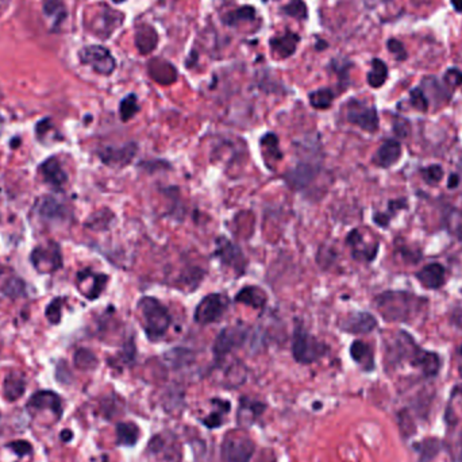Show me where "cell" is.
<instances>
[{
	"label": "cell",
	"instance_id": "cell-1",
	"mask_svg": "<svg viewBox=\"0 0 462 462\" xmlns=\"http://www.w3.org/2000/svg\"><path fill=\"white\" fill-rule=\"evenodd\" d=\"M376 307L388 322L412 323L426 311L427 300L409 292L388 291L376 298Z\"/></svg>",
	"mask_w": 462,
	"mask_h": 462
},
{
	"label": "cell",
	"instance_id": "cell-2",
	"mask_svg": "<svg viewBox=\"0 0 462 462\" xmlns=\"http://www.w3.org/2000/svg\"><path fill=\"white\" fill-rule=\"evenodd\" d=\"M138 308L144 319V327L148 338L151 341L161 339L172 324V316L169 311L157 299L151 296L142 298L138 303Z\"/></svg>",
	"mask_w": 462,
	"mask_h": 462
},
{
	"label": "cell",
	"instance_id": "cell-3",
	"mask_svg": "<svg viewBox=\"0 0 462 462\" xmlns=\"http://www.w3.org/2000/svg\"><path fill=\"white\" fill-rule=\"evenodd\" d=\"M327 346L303 329H296L292 341V355L299 363H312L327 353Z\"/></svg>",
	"mask_w": 462,
	"mask_h": 462
},
{
	"label": "cell",
	"instance_id": "cell-4",
	"mask_svg": "<svg viewBox=\"0 0 462 462\" xmlns=\"http://www.w3.org/2000/svg\"><path fill=\"white\" fill-rule=\"evenodd\" d=\"M81 64L91 66L97 73L110 76L116 69V60L107 48L102 45H88L79 51Z\"/></svg>",
	"mask_w": 462,
	"mask_h": 462
},
{
	"label": "cell",
	"instance_id": "cell-5",
	"mask_svg": "<svg viewBox=\"0 0 462 462\" xmlns=\"http://www.w3.org/2000/svg\"><path fill=\"white\" fill-rule=\"evenodd\" d=\"M255 453V444L242 434H230L222 445V459L224 462H251Z\"/></svg>",
	"mask_w": 462,
	"mask_h": 462
},
{
	"label": "cell",
	"instance_id": "cell-6",
	"mask_svg": "<svg viewBox=\"0 0 462 462\" xmlns=\"http://www.w3.org/2000/svg\"><path fill=\"white\" fill-rule=\"evenodd\" d=\"M229 305L230 302L226 295L222 294L207 295L195 309L194 319L196 323L203 326L219 322L220 318L226 313Z\"/></svg>",
	"mask_w": 462,
	"mask_h": 462
},
{
	"label": "cell",
	"instance_id": "cell-7",
	"mask_svg": "<svg viewBox=\"0 0 462 462\" xmlns=\"http://www.w3.org/2000/svg\"><path fill=\"white\" fill-rule=\"evenodd\" d=\"M248 338V329L245 326H229L223 329L215 339L214 355L216 359H223L230 352L241 348Z\"/></svg>",
	"mask_w": 462,
	"mask_h": 462
},
{
	"label": "cell",
	"instance_id": "cell-8",
	"mask_svg": "<svg viewBox=\"0 0 462 462\" xmlns=\"http://www.w3.org/2000/svg\"><path fill=\"white\" fill-rule=\"evenodd\" d=\"M346 118L352 125L359 126V129L374 133L378 129V115L373 105H368L366 103L359 101H350L348 103Z\"/></svg>",
	"mask_w": 462,
	"mask_h": 462
},
{
	"label": "cell",
	"instance_id": "cell-9",
	"mask_svg": "<svg viewBox=\"0 0 462 462\" xmlns=\"http://www.w3.org/2000/svg\"><path fill=\"white\" fill-rule=\"evenodd\" d=\"M319 168L320 164L315 158L303 159L290 172H287L284 179L292 190H303L315 180L319 173Z\"/></svg>",
	"mask_w": 462,
	"mask_h": 462
},
{
	"label": "cell",
	"instance_id": "cell-10",
	"mask_svg": "<svg viewBox=\"0 0 462 462\" xmlns=\"http://www.w3.org/2000/svg\"><path fill=\"white\" fill-rule=\"evenodd\" d=\"M215 255L220 259V262L226 266H230L237 274H242L246 269L248 261L244 256L242 251L230 242L227 238L220 237L216 241V251Z\"/></svg>",
	"mask_w": 462,
	"mask_h": 462
},
{
	"label": "cell",
	"instance_id": "cell-11",
	"mask_svg": "<svg viewBox=\"0 0 462 462\" xmlns=\"http://www.w3.org/2000/svg\"><path fill=\"white\" fill-rule=\"evenodd\" d=\"M31 264L41 273H51L62 266V257L60 248L51 242L48 246H38L33 251Z\"/></svg>",
	"mask_w": 462,
	"mask_h": 462
},
{
	"label": "cell",
	"instance_id": "cell-12",
	"mask_svg": "<svg viewBox=\"0 0 462 462\" xmlns=\"http://www.w3.org/2000/svg\"><path fill=\"white\" fill-rule=\"evenodd\" d=\"M123 19L125 15L122 12L111 10L108 5H103V10L97 14L91 22V30L99 38L105 40L123 23Z\"/></svg>",
	"mask_w": 462,
	"mask_h": 462
},
{
	"label": "cell",
	"instance_id": "cell-13",
	"mask_svg": "<svg viewBox=\"0 0 462 462\" xmlns=\"http://www.w3.org/2000/svg\"><path fill=\"white\" fill-rule=\"evenodd\" d=\"M377 326L376 318L369 312H353L339 322L341 330L350 334H368Z\"/></svg>",
	"mask_w": 462,
	"mask_h": 462
},
{
	"label": "cell",
	"instance_id": "cell-14",
	"mask_svg": "<svg viewBox=\"0 0 462 462\" xmlns=\"http://www.w3.org/2000/svg\"><path fill=\"white\" fill-rule=\"evenodd\" d=\"M107 280H108V277L105 274H103V273H94L90 269L81 270L77 274V285L79 287L87 285V287L81 288L80 291L90 300H95V299H98L101 296V294H102L103 290L105 287Z\"/></svg>",
	"mask_w": 462,
	"mask_h": 462
},
{
	"label": "cell",
	"instance_id": "cell-15",
	"mask_svg": "<svg viewBox=\"0 0 462 462\" xmlns=\"http://www.w3.org/2000/svg\"><path fill=\"white\" fill-rule=\"evenodd\" d=\"M137 151H138L137 144L130 142L120 148H104L99 152V157L108 166L122 168L131 162V159L137 154Z\"/></svg>",
	"mask_w": 462,
	"mask_h": 462
},
{
	"label": "cell",
	"instance_id": "cell-16",
	"mask_svg": "<svg viewBox=\"0 0 462 462\" xmlns=\"http://www.w3.org/2000/svg\"><path fill=\"white\" fill-rule=\"evenodd\" d=\"M27 409L31 411H51L58 420L62 416V402L61 398L53 391H38L27 402Z\"/></svg>",
	"mask_w": 462,
	"mask_h": 462
},
{
	"label": "cell",
	"instance_id": "cell-17",
	"mask_svg": "<svg viewBox=\"0 0 462 462\" xmlns=\"http://www.w3.org/2000/svg\"><path fill=\"white\" fill-rule=\"evenodd\" d=\"M299 42H300L299 34L292 33V31H287L283 36L270 38L269 47H270V51H272L273 57L288 58L296 51Z\"/></svg>",
	"mask_w": 462,
	"mask_h": 462
},
{
	"label": "cell",
	"instance_id": "cell-18",
	"mask_svg": "<svg viewBox=\"0 0 462 462\" xmlns=\"http://www.w3.org/2000/svg\"><path fill=\"white\" fill-rule=\"evenodd\" d=\"M346 242L349 245V248L352 249V255L359 259V261H372L378 249V244L373 242V244H366L363 235L359 233V230H353L348 238Z\"/></svg>",
	"mask_w": 462,
	"mask_h": 462
},
{
	"label": "cell",
	"instance_id": "cell-19",
	"mask_svg": "<svg viewBox=\"0 0 462 462\" xmlns=\"http://www.w3.org/2000/svg\"><path fill=\"white\" fill-rule=\"evenodd\" d=\"M40 172L42 173V177L45 180V183H48L55 190H61L66 181H68V176L65 173V170L62 169L61 164L58 162V159L55 157H51L47 161H44L40 165Z\"/></svg>",
	"mask_w": 462,
	"mask_h": 462
},
{
	"label": "cell",
	"instance_id": "cell-20",
	"mask_svg": "<svg viewBox=\"0 0 462 462\" xmlns=\"http://www.w3.org/2000/svg\"><path fill=\"white\" fill-rule=\"evenodd\" d=\"M148 72L154 81L162 86L173 84L177 80L176 68L169 61H165L162 58H154L149 61Z\"/></svg>",
	"mask_w": 462,
	"mask_h": 462
},
{
	"label": "cell",
	"instance_id": "cell-21",
	"mask_svg": "<svg viewBox=\"0 0 462 462\" xmlns=\"http://www.w3.org/2000/svg\"><path fill=\"white\" fill-rule=\"evenodd\" d=\"M402 155V145L396 140L385 141L373 157V162L381 168H389L395 165Z\"/></svg>",
	"mask_w": 462,
	"mask_h": 462
},
{
	"label": "cell",
	"instance_id": "cell-22",
	"mask_svg": "<svg viewBox=\"0 0 462 462\" xmlns=\"http://www.w3.org/2000/svg\"><path fill=\"white\" fill-rule=\"evenodd\" d=\"M411 363L413 366H418L422 373L426 377H434L438 374L439 369H441V359L431 352H426L422 349H416L412 359H411Z\"/></svg>",
	"mask_w": 462,
	"mask_h": 462
},
{
	"label": "cell",
	"instance_id": "cell-23",
	"mask_svg": "<svg viewBox=\"0 0 462 462\" xmlns=\"http://www.w3.org/2000/svg\"><path fill=\"white\" fill-rule=\"evenodd\" d=\"M134 42H136V47L141 54H144V55L149 54L158 45V34L151 25H146V23L138 25L137 29H136Z\"/></svg>",
	"mask_w": 462,
	"mask_h": 462
},
{
	"label": "cell",
	"instance_id": "cell-24",
	"mask_svg": "<svg viewBox=\"0 0 462 462\" xmlns=\"http://www.w3.org/2000/svg\"><path fill=\"white\" fill-rule=\"evenodd\" d=\"M418 280L423 284L427 290H438L445 283V269L439 264H431L424 266L416 274Z\"/></svg>",
	"mask_w": 462,
	"mask_h": 462
},
{
	"label": "cell",
	"instance_id": "cell-25",
	"mask_svg": "<svg viewBox=\"0 0 462 462\" xmlns=\"http://www.w3.org/2000/svg\"><path fill=\"white\" fill-rule=\"evenodd\" d=\"M26 391V378L21 372H11L3 383V394L8 402H15Z\"/></svg>",
	"mask_w": 462,
	"mask_h": 462
},
{
	"label": "cell",
	"instance_id": "cell-26",
	"mask_svg": "<svg viewBox=\"0 0 462 462\" xmlns=\"http://www.w3.org/2000/svg\"><path fill=\"white\" fill-rule=\"evenodd\" d=\"M262 158L269 169H273L274 165L283 158V153L279 146V138L273 133H268L261 138Z\"/></svg>",
	"mask_w": 462,
	"mask_h": 462
},
{
	"label": "cell",
	"instance_id": "cell-27",
	"mask_svg": "<svg viewBox=\"0 0 462 462\" xmlns=\"http://www.w3.org/2000/svg\"><path fill=\"white\" fill-rule=\"evenodd\" d=\"M235 302L253 308H264L268 302V296L265 291L258 287H245L237 294Z\"/></svg>",
	"mask_w": 462,
	"mask_h": 462
},
{
	"label": "cell",
	"instance_id": "cell-28",
	"mask_svg": "<svg viewBox=\"0 0 462 462\" xmlns=\"http://www.w3.org/2000/svg\"><path fill=\"white\" fill-rule=\"evenodd\" d=\"M42 10L47 16L53 19L54 30H58V27L62 25V22L68 16V11L62 0H44Z\"/></svg>",
	"mask_w": 462,
	"mask_h": 462
},
{
	"label": "cell",
	"instance_id": "cell-29",
	"mask_svg": "<svg viewBox=\"0 0 462 462\" xmlns=\"http://www.w3.org/2000/svg\"><path fill=\"white\" fill-rule=\"evenodd\" d=\"M255 19H256V8L252 7V5H244V7H240L234 11H230L226 15H223L222 22L226 26L235 27V26L241 25L242 22H253Z\"/></svg>",
	"mask_w": 462,
	"mask_h": 462
},
{
	"label": "cell",
	"instance_id": "cell-30",
	"mask_svg": "<svg viewBox=\"0 0 462 462\" xmlns=\"http://www.w3.org/2000/svg\"><path fill=\"white\" fill-rule=\"evenodd\" d=\"M140 438V428L134 423H118L116 442L122 446H134Z\"/></svg>",
	"mask_w": 462,
	"mask_h": 462
},
{
	"label": "cell",
	"instance_id": "cell-31",
	"mask_svg": "<svg viewBox=\"0 0 462 462\" xmlns=\"http://www.w3.org/2000/svg\"><path fill=\"white\" fill-rule=\"evenodd\" d=\"M350 356L363 369H366V370H372L373 369V366H374L373 352H372V349L366 344H363L361 341L353 342V345L350 348Z\"/></svg>",
	"mask_w": 462,
	"mask_h": 462
},
{
	"label": "cell",
	"instance_id": "cell-32",
	"mask_svg": "<svg viewBox=\"0 0 462 462\" xmlns=\"http://www.w3.org/2000/svg\"><path fill=\"white\" fill-rule=\"evenodd\" d=\"M388 77V68L384 61L374 58L372 61V69L368 73V84L373 88H380Z\"/></svg>",
	"mask_w": 462,
	"mask_h": 462
},
{
	"label": "cell",
	"instance_id": "cell-33",
	"mask_svg": "<svg viewBox=\"0 0 462 462\" xmlns=\"http://www.w3.org/2000/svg\"><path fill=\"white\" fill-rule=\"evenodd\" d=\"M309 103L316 110H327L334 102V92L330 88H320L309 94Z\"/></svg>",
	"mask_w": 462,
	"mask_h": 462
},
{
	"label": "cell",
	"instance_id": "cell-34",
	"mask_svg": "<svg viewBox=\"0 0 462 462\" xmlns=\"http://www.w3.org/2000/svg\"><path fill=\"white\" fill-rule=\"evenodd\" d=\"M40 214L45 219L51 220H57V219H64L65 216V209L64 207L60 205L55 199L53 198H45L41 205H40Z\"/></svg>",
	"mask_w": 462,
	"mask_h": 462
},
{
	"label": "cell",
	"instance_id": "cell-35",
	"mask_svg": "<svg viewBox=\"0 0 462 462\" xmlns=\"http://www.w3.org/2000/svg\"><path fill=\"white\" fill-rule=\"evenodd\" d=\"M73 362L80 370H94L98 366L97 356L88 349H79L73 356Z\"/></svg>",
	"mask_w": 462,
	"mask_h": 462
},
{
	"label": "cell",
	"instance_id": "cell-36",
	"mask_svg": "<svg viewBox=\"0 0 462 462\" xmlns=\"http://www.w3.org/2000/svg\"><path fill=\"white\" fill-rule=\"evenodd\" d=\"M445 226L450 234L462 240V209L453 208L445 216Z\"/></svg>",
	"mask_w": 462,
	"mask_h": 462
},
{
	"label": "cell",
	"instance_id": "cell-37",
	"mask_svg": "<svg viewBox=\"0 0 462 462\" xmlns=\"http://www.w3.org/2000/svg\"><path fill=\"white\" fill-rule=\"evenodd\" d=\"M138 111H140L138 99H137V95L134 94L127 95L119 105V115L123 122H129Z\"/></svg>",
	"mask_w": 462,
	"mask_h": 462
},
{
	"label": "cell",
	"instance_id": "cell-38",
	"mask_svg": "<svg viewBox=\"0 0 462 462\" xmlns=\"http://www.w3.org/2000/svg\"><path fill=\"white\" fill-rule=\"evenodd\" d=\"M283 14L299 21H306L308 16L307 5L303 0H291L283 7Z\"/></svg>",
	"mask_w": 462,
	"mask_h": 462
},
{
	"label": "cell",
	"instance_id": "cell-39",
	"mask_svg": "<svg viewBox=\"0 0 462 462\" xmlns=\"http://www.w3.org/2000/svg\"><path fill=\"white\" fill-rule=\"evenodd\" d=\"M441 442L438 439H426L422 442L420 445V459H422V462H428L431 461L433 459H435L438 456V453L441 452Z\"/></svg>",
	"mask_w": 462,
	"mask_h": 462
},
{
	"label": "cell",
	"instance_id": "cell-40",
	"mask_svg": "<svg viewBox=\"0 0 462 462\" xmlns=\"http://www.w3.org/2000/svg\"><path fill=\"white\" fill-rule=\"evenodd\" d=\"M25 291H26V285L23 283V280L21 279H16V277H12L10 279L4 287H3V292L10 296V298H19V296H23L25 295Z\"/></svg>",
	"mask_w": 462,
	"mask_h": 462
},
{
	"label": "cell",
	"instance_id": "cell-41",
	"mask_svg": "<svg viewBox=\"0 0 462 462\" xmlns=\"http://www.w3.org/2000/svg\"><path fill=\"white\" fill-rule=\"evenodd\" d=\"M48 320L51 322V324H57L61 320V315H62V299L61 298H55L53 299L49 306L47 308L45 312Z\"/></svg>",
	"mask_w": 462,
	"mask_h": 462
},
{
	"label": "cell",
	"instance_id": "cell-42",
	"mask_svg": "<svg viewBox=\"0 0 462 462\" xmlns=\"http://www.w3.org/2000/svg\"><path fill=\"white\" fill-rule=\"evenodd\" d=\"M422 176L428 184H437L444 176V169L439 165H431L422 170Z\"/></svg>",
	"mask_w": 462,
	"mask_h": 462
},
{
	"label": "cell",
	"instance_id": "cell-43",
	"mask_svg": "<svg viewBox=\"0 0 462 462\" xmlns=\"http://www.w3.org/2000/svg\"><path fill=\"white\" fill-rule=\"evenodd\" d=\"M411 104L422 112H426L428 110V101L420 88L411 91Z\"/></svg>",
	"mask_w": 462,
	"mask_h": 462
},
{
	"label": "cell",
	"instance_id": "cell-44",
	"mask_svg": "<svg viewBox=\"0 0 462 462\" xmlns=\"http://www.w3.org/2000/svg\"><path fill=\"white\" fill-rule=\"evenodd\" d=\"M7 448H10L18 457H25V456H29L33 452V446L30 442L27 441H14V442H10L7 445Z\"/></svg>",
	"mask_w": 462,
	"mask_h": 462
},
{
	"label": "cell",
	"instance_id": "cell-45",
	"mask_svg": "<svg viewBox=\"0 0 462 462\" xmlns=\"http://www.w3.org/2000/svg\"><path fill=\"white\" fill-rule=\"evenodd\" d=\"M399 426H400V430L405 435L415 434V424H413L407 411H402L399 413Z\"/></svg>",
	"mask_w": 462,
	"mask_h": 462
},
{
	"label": "cell",
	"instance_id": "cell-46",
	"mask_svg": "<svg viewBox=\"0 0 462 462\" xmlns=\"http://www.w3.org/2000/svg\"><path fill=\"white\" fill-rule=\"evenodd\" d=\"M445 83L450 88H457L462 84V72L459 69H449L445 75Z\"/></svg>",
	"mask_w": 462,
	"mask_h": 462
},
{
	"label": "cell",
	"instance_id": "cell-47",
	"mask_svg": "<svg viewBox=\"0 0 462 462\" xmlns=\"http://www.w3.org/2000/svg\"><path fill=\"white\" fill-rule=\"evenodd\" d=\"M387 47H388L389 51H391L398 60H406L407 53H406V49H405V47H403V44H402L400 41H398V40H389L388 44H387Z\"/></svg>",
	"mask_w": 462,
	"mask_h": 462
},
{
	"label": "cell",
	"instance_id": "cell-48",
	"mask_svg": "<svg viewBox=\"0 0 462 462\" xmlns=\"http://www.w3.org/2000/svg\"><path fill=\"white\" fill-rule=\"evenodd\" d=\"M55 377L58 381H61L62 378V384H69L72 381V374L66 366L65 362H60L57 369H55Z\"/></svg>",
	"mask_w": 462,
	"mask_h": 462
},
{
	"label": "cell",
	"instance_id": "cell-49",
	"mask_svg": "<svg viewBox=\"0 0 462 462\" xmlns=\"http://www.w3.org/2000/svg\"><path fill=\"white\" fill-rule=\"evenodd\" d=\"M203 423L209 428H215V427H219L222 424V418L218 413H212V415L205 418Z\"/></svg>",
	"mask_w": 462,
	"mask_h": 462
},
{
	"label": "cell",
	"instance_id": "cell-50",
	"mask_svg": "<svg viewBox=\"0 0 462 462\" xmlns=\"http://www.w3.org/2000/svg\"><path fill=\"white\" fill-rule=\"evenodd\" d=\"M394 129L396 131L398 136L400 137H406L409 129H407V122L405 119H398L395 123H394Z\"/></svg>",
	"mask_w": 462,
	"mask_h": 462
},
{
	"label": "cell",
	"instance_id": "cell-51",
	"mask_svg": "<svg viewBox=\"0 0 462 462\" xmlns=\"http://www.w3.org/2000/svg\"><path fill=\"white\" fill-rule=\"evenodd\" d=\"M459 183H460V180H459V176H457V175H452V176H450V179H449V183H448V185H449V188H456V187L459 185Z\"/></svg>",
	"mask_w": 462,
	"mask_h": 462
},
{
	"label": "cell",
	"instance_id": "cell-52",
	"mask_svg": "<svg viewBox=\"0 0 462 462\" xmlns=\"http://www.w3.org/2000/svg\"><path fill=\"white\" fill-rule=\"evenodd\" d=\"M72 438H73V433H72L70 430H64V431L61 433V439H62L64 442H69Z\"/></svg>",
	"mask_w": 462,
	"mask_h": 462
},
{
	"label": "cell",
	"instance_id": "cell-53",
	"mask_svg": "<svg viewBox=\"0 0 462 462\" xmlns=\"http://www.w3.org/2000/svg\"><path fill=\"white\" fill-rule=\"evenodd\" d=\"M456 359H457V366H459V372L462 376V346H460L457 349V353H456Z\"/></svg>",
	"mask_w": 462,
	"mask_h": 462
},
{
	"label": "cell",
	"instance_id": "cell-54",
	"mask_svg": "<svg viewBox=\"0 0 462 462\" xmlns=\"http://www.w3.org/2000/svg\"><path fill=\"white\" fill-rule=\"evenodd\" d=\"M457 448H459V461L462 462V433L459 438V444H457Z\"/></svg>",
	"mask_w": 462,
	"mask_h": 462
},
{
	"label": "cell",
	"instance_id": "cell-55",
	"mask_svg": "<svg viewBox=\"0 0 462 462\" xmlns=\"http://www.w3.org/2000/svg\"><path fill=\"white\" fill-rule=\"evenodd\" d=\"M452 4L454 5V8L461 12L462 11V0H452Z\"/></svg>",
	"mask_w": 462,
	"mask_h": 462
},
{
	"label": "cell",
	"instance_id": "cell-56",
	"mask_svg": "<svg viewBox=\"0 0 462 462\" xmlns=\"http://www.w3.org/2000/svg\"><path fill=\"white\" fill-rule=\"evenodd\" d=\"M114 3H116V4H120V3H123V1H126V0H112Z\"/></svg>",
	"mask_w": 462,
	"mask_h": 462
},
{
	"label": "cell",
	"instance_id": "cell-57",
	"mask_svg": "<svg viewBox=\"0 0 462 462\" xmlns=\"http://www.w3.org/2000/svg\"><path fill=\"white\" fill-rule=\"evenodd\" d=\"M1 122H3V119H1V116H0V126H1Z\"/></svg>",
	"mask_w": 462,
	"mask_h": 462
},
{
	"label": "cell",
	"instance_id": "cell-58",
	"mask_svg": "<svg viewBox=\"0 0 462 462\" xmlns=\"http://www.w3.org/2000/svg\"><path fill=\"white\" fill-rule=\"evenodd\" d=\"M460 165H461V170H462V161H461V164H460Z\"/></svg>",
	"mask_w": 462,
	"mask_h": 462
}]
</instances>
